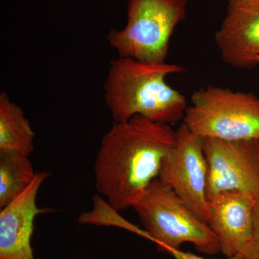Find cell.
Segmentation results:
<instances>
[{
	"label": "cell",
	"instance_id": "cell-1",
	"mask_svg": "<svg viewBox=\"0 0 259 259\" xmlns=\"http://www.w3.org/2000/svg\"><path fill=\"white\" fill-rule=\"evenodd\" d=\"M177 131L136 115L114 122L94 164L95 187L115 212L132 207L158 178L162 161L176 144Z\"/></svg>",
	"mask_w": 259,
	"mask_h": 259
},
{
	"label": "cell",
	"instance_id": "cell-2",
	"mask_svg": "<svg viewBox=\"0 0 259 259\" xmlns=\"http://www.w3.org/2000/svg\"><path fill=\"white\" fill-rule=\"evenodd\" d=\"M185 71L183 66L166 62L153 64L121 57L112 60L103 89L114 122L136 115L167 125L183 120L187 98L171 88L166 78Z\"/></svg>",
	"mask_w": 259,
	"mask_h": 259
},
{
	"label": "cell",
	"instance_id": "cell-3",
	"mask_svg": "<svg viewBox=\"0 0 259 259\" xmlns=\"http://www.w3.org/2000/svg\"><path fill=\"white\" fill-rule=\"evenodd\" d=\"M132 207L159 250H180L181 245L190 243L207 255L221 252L208 224L159 179L150 184Z\"/></svg>",
	"mask_w": 259,
	"mask_h": 259
},
{
	"label": "cell",
	"instance_id": "cell-4",
	"mask_svg": "<svg viewBox=\"0 0 259 259\" xmlns=\"http://www.w3.org/2000/svg\"><path fill=\"white\" fill-rule=\"evenodd\" d=\"M189 0H129L127 22L107 39L119 57L143 62H166L177 25L186 18Z\"/></svg>",
	"mask_w": 259,
	"mask_h": 259
},
{
	"label": "cell",
	"instance_id": "cell-5",
	"mask_svg": "<svg viewBox=\"0 0 259 259\" xmlns=\"http://www.w3.org/2000/svg\"><path fill=\"white\" fill-rule=\"evenodd\" d=\"M182 122L202 138L259 139V98L220 87L202 88L192 94Z\"/></svg>",
	"mask_w": 259,
	"mask_h": 259
},
{
	"label": "cell",
	"instance_id": "cell-6",
	"mask_svg": "<svg viewBox=\"0 0 259 259\" xmlns=\"http://www.w3.org/2000/svg\"><path fill=\"white\" fill-rule=\"evenodd\" d=\"M207 177L203 138L194 134L182 122L177 130L176 144L162 161L158 178L206 223L209 216Z\"/></svg>",
	"mask_w": 259,
	"mask_h": 259
},
{
	"label": "cell",
	"instance_id": "cell-7",
	"mask_svg": "<svg viewBox=\"0 0 259 259\" xmlns=\"http://www.w3.org/2000/svg\"><path fill=\"white\" fill-rule=\"evenodd\" d=\"M208 166L207 198L236 192L259 199V139L224 141L203 138Z\"/></svg>",
	"mask_w": 259,
	"mask_h": 259
},
{
	"label": "cell",
	"instance_id": "cell-8",
	"mask_svg": "<svg viewBox=\"0 0 259 259\" xmlns=\"http://www.w3.org/2000/svg\"><path fill=\"white\" fill-rule=\"evenodd\" d=\"M214 42L227 64L251 69L259 60V0H228Z\"/></svg>",
	"mask_w": 259,
	"mask_h": 259
},
{
	"label": "cell",
	"instance_id": "cell-9",
	"mask_svg": "<svg viewBox=\"0 0 259 259\" xmlns=\"http://www.w3.org/2000/svg\"><path fill=\"white\" fill-rule=\"evenodd\" d=\"M257 200L236 192H223L207 197V224L217 237L227 258L242 254L253 236Z\"/></svg>",
	"mask_w": 259,
	"mask_h": 259
},
{
	"label": "cell",
	"instance_id": "cell-10",
	"mask_svg": "<svg viewBox=\"0 0 259 259\" xmlns=\"http://www.w3.org/2000/svg\"><path fill=\"white\" fill-rule=\"evenodd\" d=\"M49 175V171L36 172L28 188L1 209L0 259H35L31 246L34 221L47 210L37 207V194Z\"/></svg>",
	"mask_w": 259,
	"mask_h": 259
},
{
	"label": "cell",
	"instance_id": "cell-11",
	"mask_svg": "<svg viewBox=\"0 0 259 259\" xmlns=\"http://www.w3.org/2000/svg\"><path fill=\"white\" fill-rule=\"evenodd\" d=\"M35 133L23 110L10 100L8 94L0 95V151H18L30 156L33 152Z\"/></svg>",
	"mask_w": 259,
	"mask_h": 259
},
{
	"label": "cell",
	"instance_id": "cell-12",
	"mask_svg": "<svg viewBox=\"0 0 259 259\" xmlns=\"http://www.w3.org/2000/svg\"><path fill=\"white\" fill-rule=\"evenodd\" d=\"M36 172L29 156L18 151H0V207L18 198L32 183Z\"/></svg>",
	"mask_w": 259,
	"mask_h": 259
},
{
	"label": "cell",
	"instance_id": "cell-13",
	"mask_svg": "<svg viewBox=\"0 0 259 259\" xmlns=\"http://www.w3.org/2000/svg\"><path fill=\"white\" fill-rule=\"evenodd\" d=\"M241 255L245 259H259V199L255 204L253 236Z\"/></svg>",
	"mask_w": 259,
	"mask_h": 259
},
{
	"label": "cell",
	"instance_id": "cell-14",
	"mask_svg": "<svg viewBox=\"0 0 259 259\" xmlns=\"http://www.w3.org/2000/svg\"><path fill=\"white\" fill-rule=\"evenodd\" d=\"M163 251L169 253L175 259H207L194 255L193 253H189V252L182 251L180 249L177 250L168 248H166ZM227 259H245V258L243 255L238 254L233 257H230V258H227Z\"/></svg>",
	"mask_w": 259,
	"mask_h": 259
},
{
	"label": "cell",
	"instance_id": "cell-15",
	"mask_svg": "<svg viewBox=\"0 0 259 259\" xmlns=\"http://www.w3.org/2000/svg\"><path fill=\"white\" fill-rule=\"evenodd\" d=\"M258 65H259V60H258Z\"/></svg>",
	"mask_w": 259,
	"mask_h": 259
}]
</instances>
